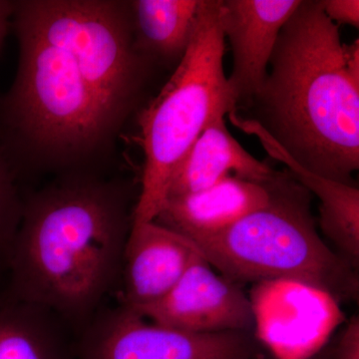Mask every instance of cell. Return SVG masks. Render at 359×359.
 <instances>
[{"mask_svg":"<svg viewBox=\"0 0 359 359\" xmlns=\"http://www.w3.org/2000/svg\"><path fill=\"white\" fill-rule=\"evenodd\" d=\"M271 198L223 231L190 238L212 268L231 282L301 280L339 302L358 301L356 271L316 231L311 193L290 172L269 182Z\"/></svg>","mask_w":359,"mask_h":359,"instance_id":"cell-4","label":"cell"},{"mask_svg":"<svg viewBox=\"0 0 359 359\" xmlns=\"http://www.w3.org/2000/svg\"><path fill=\"white\" fill-rule=\"evenodd\" d=\"M311 359H327V358H321V356H318V355L314 356V358H311Z\"/></svg>","mask_w":359,"mask_h":359,"instance_id":"cell-21","label":"cell"},{"mask_svg":"<svg viewBox=\"0 0 359 359\" xmlns=\"http://www.w3.org/2000/svg\"><path fill=\"white\" fill-rule=\"evenodd\" d=\"M132 223L121 183L83 172L53 182L23 199L6 290L77 334L119 285Z\"/></svg>","mask_w":359,"mask_h":359,"instance_id":"cell-1","label":"cell"},{"mask_svg":"<svg viewBox=\"0 0 359 359\" xmlns=\"http://www.w3.org/2000/svg\"><path fill=\"white\" fill-rule=\"evenodd\" d=\"M207 0L129 1L134 44L148 60L176 62L188 50Z\"/></svg>","mask_w":359,"mask_h":359,"instance_id":"cell-15","label":"cell"},{"mask_svg":"<svg viewBox=\"0 0 359 359\" xmlns=\"http://www.w3.org/2000/svg\"><path fill=\"white\" fill-rule=\"evenodd\" d=\"M20 65L0 100V138L7 153L34 152L50 166L83 162L113 136L91 90L65 49L14 13Z\"/></svg>","mask_w":359,"mask_h":359,"instance_id":"cell-3","label":"cell"},{"mask_svg":"<svg viewBox=\"0 0 359 359\" xmlns=\"http://www.w3.org/2000/svg\"><path fill=\"white\" fill-rule=\"evenodd\" d=\"M14 8H15V1L0 0V49H1L4 39H6L7 32H8Z\"/></svg>","mask_w":359,"mask_h":359,"instance_id":"cell-20","label":"cell"},{"mask_svg":"<svg viewBox=\"0 0 359 359\" xmlns=\"http://www.w3.org/2000/svg\"><path fill=\"white\" fill-rule=\"evenodd\" d=\"M290 172L309 193L320 199V226L337 248L339 257L353 268L359 264V189L332 181L290 164Z\"/></svg>","mask_w":359,"mask_h":359,"instance_id":"cell-16","label":"cell"},{"mask_svg":"<svg viewBox=\"0 0 359 359\" xmlns=\"http://www.w3.org/2000/svg\"><path fill=\"white\" fill-rule=\"evenodd\" d=\"M22 207L15 169L0 138V276L8 269Z\"/></svg>","mask_w":359,"mask_h":359,"instance_id":"cell-17","label":"cell"},{"mask_svg":"<svg viewBox=\"0 0 359 359\" xmlns=\"http://www.w3.org/2000/svg\"><path fill=\"white\" fill-rule=\"evenodd\" d=\"M320 4L323 13L334 25L359 27L358 0H320Z\"/></svg>","mask_w":359,"mask_h":359,"instance_id":"cell-18","label":"cell"},{"mask_svg":"<svg viewBox=\"0 0 359 359\" xmlns=\"http://www.w3.org/2000/svg\"><path fill=\"white\" fill-rule=\"evenodd\" d=\"M301 0H221L224 39L233 52L228 83L238 104L252 102L263 88L280 30Z\"/></svg>","mask_w":359,"mask_h":359,"instance_id":"cell-11","label":"cell"},{"mask_svg":"<svg viewBox=\"0 0 359 359\" xmlns=\"http://www.w3.org/2000/svg\"><path fill=\"white\" fill-rule=\"evenodd\" d=\"M15 13L70 54L114 134L136 105L149 60L134 44L129 1L27 0Z\"/></svg>","mask_w":359,"mask_h":359,"instance_id":"cell-6","label":"cell"},{"mask_svg":"<svg viewBox=\"0 0 359 359\" xmlns=\"http://www.w3.org/2000/svg\"><path fill=\"white\" fill-rule=\"evenodd\" d=\"M133 311L156 325L194 334L254 332L249 297L205 259L194 264L160 301Z\"/></svg>","mask_w":359,"mask_h":359,"instance_id":"cell-9","label":"cell"},{"mask_svg":"<svg viewBox=\"0 0 359 359\" xmlns=\"http://www.w3.org/2000/svg\"><path fill=\"white\" fill-rule=\"evenodd\" d=\"M203 259L190 238L155 221L132 223L120 276L121 306L137 311L160 301Z\"/></svg>","mask_w":359,"mask_h":359,"instance_id":"cell-10","label":"cell"},{"mask_svg":"<svg viewBox=\"0 0 359 359\" xmlns=\"http://www.w3.org/2000/svg\"><path fill=\"white\" fill-rule=\"evenodd\" d=\"M252 332L194 334L151 323L131 309H100L76 334V359H252Z\"/></svg>","mask_w":359,"mask_h":359,"instance_id":"cell-7","label":"cell"},{"mask_svg":"<svg viewBox=\"0 0 359 359\" xmlns=\"http://www.w3.org/2000/svg\"><path fill=\"white\" fill-rule=\"evenodd\" d=\"M269 182L231 177L199 192L168 198L154 221L188 238L218 233L268 204Z\"/></svg>","mask_w":359,"mask_h":359,"instance_id":"cell-12","label":"cell"},{"mask_svg":"<svg viewBox=\"0 0 359 359\" xmlns=\"http://www.w3.org/2000/svg\"><path fill=\"white\" fill-rule=\"evenodd\" d=\"M0 359H76V334L57 314L0 292Z\"/></svg>","mask_w":359,"mask_h":359,"instance_id":"cell-14","label":"cell"},{"mask_svg":"<svg viewBox=\"0 0 359 359\" xmlns=\"http://www.w3.org/2000/svg\"><path fill=\"white\" fill-rule=\"evenodd\" d=\"M249 297L254 337L276 359H311L344 321L327 290L280 278L256 283Z\"/></svg>","mask_w":359,"mask_h":359,"instance_id":"cell-8","label":"cell"},{"mask_svg":"<svg viewBox=\"0 0 359 359\" xmlns=\"http://www.w3.org/2000/svg\"><path fill=\"white\" fill-rule=\"evenodd\" d=\"M278 171L242 147L218 117L205 127L175 169L167 197L199 192L224 180L236 178L268 183Z\"/></svg>","mask_w":359,"mask_h":359,"instance_id":"cell-13","label":"cell"},{"mask_svg":"<svg viewBox=\"0 0 359 359\" xmlns=\"http://www.w3.org/2000/svg\"><path fill=\"white\" fill-rule=\"evenodd\" d=\"M252 118L297 165L355 185L359 40L344 43L320 0H301L276 40Z\"/></svg>","mask_w":359,"mask_h":359,"instance_id":"cell-2","label":"cell"},{"mask_svg":"<svg viewBox=\"0 0 359 359\" xmlns=\"http://www.w3.org/2000/svg\"><path fill=\"white\" fill-rule=\"evenodd\" d=\"M224 51L221 0H207L185 55L139 115L145 160L133 223L157 218L175 169L198 137L217 118L235 112L238 100L224 74Z\"/></svg>","mask_w":359,"mask_h":359,"instance_id":"cell-5","label":"cell"},{"mask_svg":"<svg viewBox=\"0 0 359 359\" xmlns=\"http://www.w3.org/2000/svg\"><path fill=\"white\" fill-rule=\"evenodd\" d=\"M330 359H359V318L347 321Z\"/></svg>","mask_w":359,"mask_h":359,"instance_id":"cell-19","label":"cell"}]
</instances>
